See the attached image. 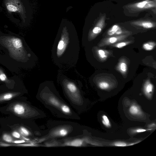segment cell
Listing matches in <instances>:
<instances>
[{"instance_id":"cell-15","label":"cell","mask_w":156,"mask_h":156,"mask_svg":"<svg viewBox=\"0 0 156 156\" xmlns=\"http://www.w3.org/2000/svg\"><path fill=\"white\" fill-rule=\"evenodd\" d=\"M156 46V43L153 42H149L143 44V48L147 51H151L153 50Z\"/></svg>"},{"instance_id":"cell-2","label":"cell","mask_w":156,"mask_h":156,"mask_svg":"<svg viewBox=\"0 0 156 156\" xmlns=\"http://www.w3.org/2000/svg\"><path fill=\"white\" fill-rule=\"evenodd\" d=\"M0 44L8 50L9 55L13 59L23 62L30 60L33 55L27 51L20 38L14 36L0 37Z\"/></svg>"},{"instance_id":"cell-21","label":"cell","mask_w":156,"mask_h":156,"mask_svg":"<svg viewBox=\"0 0 156 156\" xmlns=\"http://www.w3.org/2000/svg\"><path fill=\"white\" fill-rule=\"evenodd\" d=\"M119 68L122 73H125L127 70V65L125 63L122 62L119 65Z\"/></svg>"},{"instance_id":"cell-3","label":"cell","mask_w":156,"mask_h":156,"mask_svg":"<svg viewBox=\"0 0 156 156\" xmlns=\"http://www.w3.org/2000/svg\"><path fill=\"white\" fill-rule=\"evenodd\" d=\"M6 110L21 118H26L31 116V109L26 104L21 101H16L10 104Z\"/></svg>"},{"instance_id":"cell-19","label":"cell","mask_w":156,"mask_h":156,"mask_svg":"<svg viewBox=\"0 0 156 156\" xmlns=\"http://www.w3.org/2000/svg\"><path fill=\"white\" fill-rule=\"evenodd\" d=\"M83 143V141L82 140L80 139H76L74 140L70 143H67V145L73 146H81Z\"/></svg>"},{"instance_id":"cell-27","label":"cell","mask_w":156,"mask_h":156,"mask_svg":"<svg viewBox=\"0 0 156 156\" xmlns=\"http://www.w3.org/2000/svg\"><path fill=\"white\" fill-rule=\"evenodd\" d=\"M49 100L51 103L55 106H58L59 105V103L58 100L54 98H50Z\"/></svg>"},{"instance_id":"cell-20","label":"cell","mask_w":156,"mask_h":156,"mask_svg":"<svg viewBox=\"0 0 156 156\" xmlns=\"http://www.w3.org/2000/svg\"><path fill=\"white\" fill-rule=\"evenodd\" d=\"M99 87L102 90H106L109 88V83L105 81H102L100 82L98 84Z\"/></svg>"},{"instance_id":"cell-29","label":"cell","mask_w":156,"mask_h":156,"mask_svg":"<svg viewBox=\"0 0 156 156\" xmlns=\"http://www.w3.org/2000/svg\"><path fill=\"white\" fill-rule=\"evenodd\" d=\"M25 142V141L24 140H15L13 142V143L15 144H20L23 143Z\"/></svg>"},{"instance_id":"cell-6","label":"cell","mask_w":156,"mask_h":156,"mask_svg":"<svg viewBox=\"0 0 156 156\" xmlns=\"http://www.w3.org/2000/svg\"><path fill=\"white\" fill-rule=\"evenodd\" d=\"M5 5L8 10L10 12H23V6L19 0H8Z\"/></svg>"},{"instance_id":"cell-7","label":"cell","mask_w":156,"mask_h":156,"mask_svg":"<svg viewBox=\"0 0 156 156\" xmlns=\"http://www.w3.org/2000/svg\"><path fill=\"white\" fill-rule=\"evenodd\" d=\"M132 24L146 29H151L155 27V23L150 20H140L131 22Z\"/></svg>"},{"instance_id":"cell-26","label":"cell","mask_w":156,"mask_h":156,"mask_svg":"<svg viewBox=\"0 0 156 156\" xmlns=\"http://www.w3.org/2000/svg\"><path fill=\"white\" fill-rule=\"evenodd\" d=\"M67 133V131L65 129H62L60 130L58 132V134L61 136H65Z\"/></svg>"},{"instance_id":"cell-5","label":"cell","mask_w":156,"mask_h":156,"mask_svg":"<svg viewBox=\"0 0 156 156\" xmlns=\"http://www.w3.org/2000/svg\"><path fill=\"white\" fill-rule=\"evenodd\" d=\"M105 15H104L100 18L94 27L89 32L87 37L82 41H83L86 38L87 39L82 43L83 45L87 41H91L96 35L101 33L105 25Z\"/></svg>"},{"instance_id":"cell-12","label":"cell","mask_w":156,"mask_h":156,"mask_svg":"<svg viewBox=\"0 0 156 156\" xmlns=\"http://www.w3.org/2000/svg\"><path fill=\"white\" fill-rule=\"evenodd\" d=\"M144 90L146 95L148 98H150L151 97L153 90V86L149 82L147 81L144 84Z\"/></svg>"},{"instance_id":"cell-10","label":"cell","mask_w":156,"mask_h":156,"mask_svg":"<svg viewBox=\"0 0 156 156\" xmlns=\"http://www.w3.org/2000/svg\"><path fill=\"white\" fill-rule=\"evenodd\" d=\"M126 36V35H120L109 37L104 40L101 45L104 46L115 43L124 38Z\"/></svg>"},{"instance_id":"cell-11","label":"cell","mask_w":156,"mask_h":156,"mask_svg":"<svg viewBox=\"0 0 156 156\" xmlns=\"http://www.w3.org/2000/svg\"><path fill=\"white\" fill-rule=\"evenodd\" d=\"M123 33V30L118 25H114L108 30L107 34L109 36L119 35Z\"/></svg>"},{"instance_id":"cell-22","label":"cell","mask_w":156,"mask_h":156,"mask_svg":"<svg viewBox=\"0 0 156 156\" xmlns=\"http://www.w3.org/2000/svg\"><path fill=\"white\" fill-rule=\"evenodd\" d=\"M113 146L119 147H124L129 146V144L122 141H117L114 142L112 144Z\"/></svg>"},{"instance_id":"cell-4","label":"cell","mask_w":156,"mask_h":156,"mask_svg":"<svg viewBox=\"0 0 156 156\" xmlns=\"http://www.w3.org/2000/svg\"><path fill=\"white\" fill-rule=\"evenodd\" d=\"M156 5L155 1L144 0L128 5L125 7L130 12L134 13L155 8Z\"/></svg>"},{"instance_id":"cell-9","label":"cell","mask_w":156,"mask_h":156,"mask_svg":"<svg viewBox=\"0 0 156 156\" xmlns=\"http://www.w3.org/2000/svg\"><path fill=\"white\" fill-rule=\"evenodd\" d=\"M0 81L5 83L9 88H13L15 83L14 81L9 79L3 70L0 68Z\"/></svg>"},{"instance_id":"cell-16","label":"cell","mask_w":156,"mask_h":156,"mask_svg":"<svg viewBox=\"0 0 156 156\" xmlns=\"http://www.w3.org/2000/svg\"><path fill=\"white\" fill-rule=\"evenodd\" d=\"M129 113L133 115H136L139 114L140 112L139 107L136 105H132L129 109Z\"/></svg>"},{"instance_id":"cell-24","label":"cell","mask_w":156,"mask_h":156,"mask_svg":"<svg viewBox=\"0 0 156 156\" xmlns=\"http://www.w3.org/2000/svg\"><path fill=\"white\" fill-rule=\"evenodd\" d=\"M62 111L66 113H69L70 112V110L69 107L66 105H63L61 106Z\"/></svg>"},{"instance_id":"cell-13","label":"cell","mask_w":156,"mask_h":156,"mask_svg":"<svg viewBox=\"0 0 156 156\" xmlns=\"http://www.w3.org/2000/svg\"><path fill=\"white\" fill-rule=\"evenodd\" d=\"M16 130L18 131L24 137H26L30 136V131L25 127L19 126L16 128Z\"/></svg>"},{"instance_id":"cell-1","label":"cell","mask_w":156,"mask_h":156,"mask_svg":"<svg viewBox=\"0 0 156 156\" xmlns=\"http://www.w3.org/2000/svg\"><path fill=\"white\" fill-rule=\"evenodd\" d=\"M80 41L74 27L63 23L58 30L51 49L54 64L61 69L74 67L79 58Z\"/></svg>"},{"instance_id":"cell-25","label":"cell","mask_w":156,"mask_h":156,"mask_svg":"<svg viewBox=\"0 0 156 156\" xmlns=\"http://www.w3.org/2000/svg\"><path fill=\"white\" fill-rule=\"evenodd\" d=\"M98 54L100 57L102 59H105L107 57L105 51L102 50H99L98 51Z\"/></svg>"},{"instance_id":"cell-17","label":"cell","mask_w":156,"mask_h":156,"mask_svg":"<svg viewBox=\"0 0 156 156\" xmlns=\"http://www.w3.org/2000/svg\"><path fill=\"white\" fill-rule=\"evenodd\" d=\"M12 136L15 139H20L22 140H28L26 137H24L21 135L19 132L16 130L13 131L11 133Z\"/></svg>"},{"instance_id":"cell-28","label":"cell","mask_w":156,"mask_h":156,"mask_svg":"<svg viewBox=\"0 0 156 156\" xmlns=\"http://www.w3.org/2000/svg\"><path fill=\"white\" fill-rule=\"evenodd\" d=\"M152 129H137L133 130V132L134 133H140L143 132L151 130Z\"/></svg>"},{"instance_id":"cell-23","label":"cell","mask_w":156,"mask_h":156,"mask_svg":"<svg viewBox=\"0 0 156 156\" xmlns=\"http://www.w3.org/2000/svg\"><path fill=\"white\" fill-rule=\"evenodd\" d=\"M130 42H123L118 43L114 45V46L118 48H121L130 43Z\"/></svg>"},{"instance_id":"cell-8","label":"cell","mask_w":156,"mask_h":156,"mask_svg":"<svg viewBox=\"0 0 156 156\" xmlns=\"http://www.w3.org/2000/svg\"><path fill=\"white\" fill-rule=\"evenodd\" d=\"M19 92H9L0 94V103L10 100L20 95Z\"/></svg>"},{"instance_id":"cell-14","label":"cell","mask_w":156,"mask_h":156,"mask_svg":"<svg viewBox=\"0 0 156 156\" xmlns=\"http://www.w3.org/2000/svg\"><path fill=\"white\" fill-rule=\"evenodd\" d=\"M2 138L3 141L10 143H13L14 141L15 140L12 136L7 133L3 134Z\"/></svg>"},{"instance_id":"cell-18","label":"cell","mask_w":156,"mask_h":156,"mask_svg":"<svg viewBox=\"0 0 156 156\" xmlns=\"http://www.w3.org/2000/svg\"><path fill=\"white\" fill-rule=\"evenodd\" d=\"M102 122L105 126L107 128L111 127L110 120L108 117L105 115H103L102 116Z\"/></svg>"}]
</instances>
